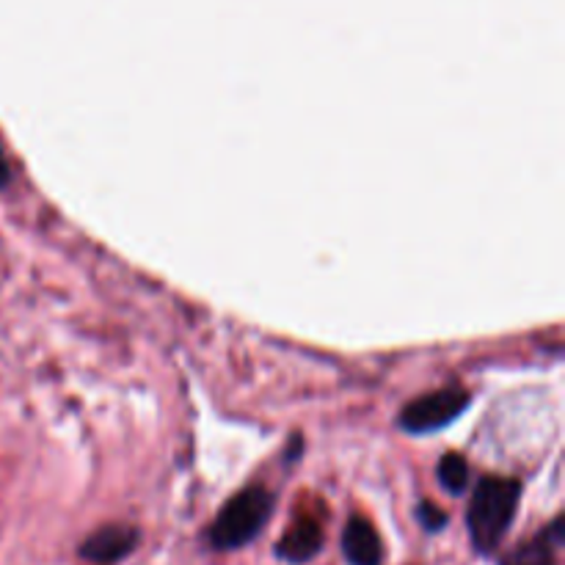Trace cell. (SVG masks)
I'll return each instance as SVG.
<instances>
[{
	"label": "cell",
	"mask_w": 565,
	"mask_h": 565,
	"mask_svg": "<svg viewBox=\"0 0 565 565\" xmlns=\"http://www.w3.org/2000/svg\"><path fill=\"white\" fill-rule=\"evenodd\" d=\"M522 483L513 478H483L467 508V530L478 557H494L516 522Z\"/></svg>",
	"instance_id": "6da1fadb"
},
{
	"label": "cell",
	"mask_w": 565,
	"mask_h": 565,
	"mask_svg": "<svg viewBox=\"0 0 565 565\" xmlns=\"http://www.w3.org/2000/svg\"><path fill=\"white\" fill-rule=\"evenodd\" d=\"M276 508V494L265 486H248L237 491L210 524L204 541L215 552H237L259 539Z\"/></svg>",
	"instance_id": "7a4b0ae2"
},
{
	"label": "cell",
	"mask_w": 565,
	"mask_h": 565,
	"mask_svg": "<svg viewBox=\"0 0 565 565\" xmlns=\"http://www.w3.org/2000/svg\"><path fill=\"white\" fill-rule=\"evenodd\" d=\"M469 403H472V397L461 386H447V390L428 392V395L417 397L408 406H403L401 428L414 436L434 434V430H441L450 423H456L467 412Z\"/></svg>",
	"instance_id": "3957f363"
},
{
	"label": "cell",
	"mask_w": 565,
	"mask_h": 565,
	"mask_svg": "<svg viewBox=\"0 0 565 565\" xmlns=\"http://www.w3.org/2000/svg\"><path fill=\"white\" fill-rule=\"evenodd\" d=\"M141 544V533L130 524H105V527L94 530L81 546H77V557L94 565H116L132 555Z\"/></svg>",
	"instance_id": "277c9868"
},
{
	"label": "cell",
	"mask_w": 565,
	"mask_h": 565,
	"mask_svg": "<svg viewBox=\"0 0 565 565\" xmlns=\"http://www.w3.org/2000/svg\"><path fill=\"white\" fill-rule=\"evenodd\" d=\"M565 544V524L563 516L552 519L539 535H533L524 544L513 546L511 552L500 557V565H557V552Z\"/></svg>",
	"instance_id": "5b68a950"
},
{
	"label": "cell",
	"mask_w": 565,
	"mask_h": 565,
	"mask_svg": "<svg viewBox=\"0 0 565 565\" xmlns=\"http://www.w3.org/2000/svg\"><path fill=\"white\" fill-rule=\"evenodd\" d=\"M326 535L315 519H298L287 527V533L281 535V541L276 544V557L287 565H303L312 563L315 557L323 552Z\"/></svg>",
	"instance_id": "8992f818"
},
{
	"label": "cell",
	"mask_w": 565,
	"mask_h": 565,
	"mask_svg": "<svg viewBox=\"0 0 565 565\" xmlns=\"http://www.w3.org/2000/svg\"><path fill=\"white\" fill-rule=\"evenodd\" d=\"M342 557L348 565H384V541L362 516H353L342 530Z\"/></svg>",
	"instance_id": "52a82bcc"
},
{
	"label": "cell",
	"mask_w": 565,
	"mask_h": 565,
	"mask_svg": "<svg viewBox=\"0 0 565 565\" xmlns=\"http://www.w3.org/2000/svg\"><path fill=\"white\" fill-rule=\"evenodd\" d=\"M436 475H439V483L447 494L461 497L463 491L469 489V463L467 458L458 456V452H447V456H441Z\"/></svg>",
	"instance_id": "ba28073f"
},
{
	"label": "cell",
	"mask_w": 565,
	"mask_h": 565,
	"mask_svg": "<svg viewBox=\"0 0 565 565\" xmlns=\"http://www.w3.org/2000/svg\"><path fill=\"white\" fill-rule=\"evenodd\" d=\"M417 522H419V527L425 530V533L436 535V533H441V530H447V524H450V516H447V513L441 511L439 505L423 500L417 505Z\"/></svg>",
	"instance_id": "9c48e42d"
},
{
	"label": "cell",
	"mask_w": 565,
	"mask_h": 565,
	"mask_svg": "<svg viewBox=\"0 0 565 565\" xmlns=\"http://www.w3.org/2000/svg\"><path fill=\"white\" fill-rule=\"evenodd\" d=\"M11 182V169H9V160H6L3 147H0V188H6Z\"/></svg>",
	"instance_id": "30bf717a"
}]
</instances>
